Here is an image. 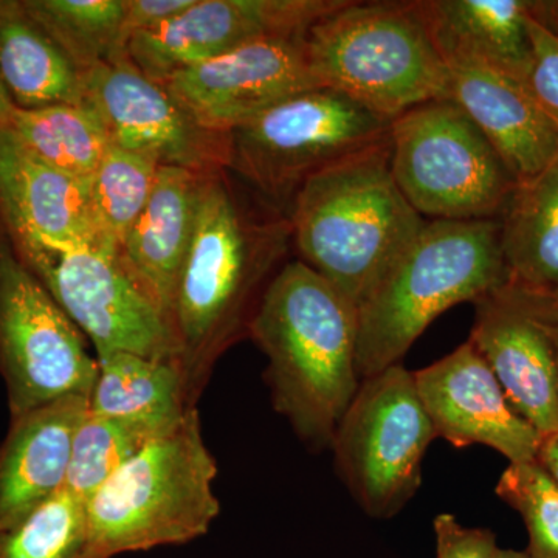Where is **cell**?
Masks as SVG:
<instances>
[{
	"label": "cell",
	"instance_id": "6da1fadb",
	"mask_svg": "<svg viewBox=\"0 0 558 558\" xmlns=\"http://www.w3.org/2000/svg\"><path fill=\"white\" fill-rule=\"evenodd\" d=\"M227 171L207 175L180 274L172 330L190 407L220 355L248 333L267 286L284 266L292 227L269 205L252 207Z\"/></svg>",
	"mask_w": 558,
	"mask_h": 558
},
{
	"label": "cell",
	"instance_id": "7a4b0ae2",
	"mask_svg": "<svg viewBox=\"0 0 558 558\" xmlns=\"http://www.w3.org/2000/svg\"><path fill=\"white\" fill-rule=\"evenodd\" d=\"M248 336L266 354L275 411L310 449H328L362 384L357 307L303 260H290L267 286Z\"/></svg>",
	"mask_w": 558,
	"mask_h": 558
},
{
	"label": "cell",
	"instance_id": "3957f363",
	"mask_svg": "<svg viewBox=\"0 0 558 558\" xmlns=\"http://www.w3.org/2000/svg\"><path fill=\"white\" fill-rule=\"evenodd\" d=\"M389 138L319 172L289 211L300 260L355 307L409 247L425 219L403 196Z\"/></svg>",
	"mask_w": 558,
	"mask_h": 558
},
{
	"label": "cell",
	"instance_id": "277c9868",
	"mask_svg": "<svg viewBox=\"0 0 558 558\" xmlns=\"http://www.w3.org/2000/svg\"><path fill=\"white\" fill-rule=\"evenodd\" d=\"M506 284L499 218L425 220L357 307L360 379L399 365L444 312Z\"/></svg>",
	"mask_w": 558,
	"mask_h": 558
},
{
	"label": "cell",
	"instance_id": "5b68a950",
	"mask_svg": "<svg viewBox=\"0 0 558 558\" xmlns=\"http://www.w3.org/2000/svg\"><path fill=\"white\" fill-rule=\"evenodd\" d=\"M218 464L197 407L130 459L89 499L84 558H113L202 537L218 519Z\"/></svg>",
	"mask_w": 558,
	"mask_h": 558
},
{
	"label": "cell",
	"instance_id": "8992f818",
	"mask_svg": "<svg viewBox=\"0 0 558 558\" xmlns=\"http://www.w3.org/2000/svg\"><path fill=\"white\" fill-rule=\"evenodd\" d=\"M307 54L319 84L392 120L450 98V69L418 0L352 2L312 25Z\"/></svg>",
	"mask_w": 558,
	"mask_h": 558
},
{
	"label": "cell",
	"instance_id": "52a82bcc",
	"mask_svg": "<svg viewBox=\"0 0 558 558\" xmlns=\"http://www.w3.org/2000/svg\"><path fill=\"white\" fill-rule=\"evenodd\" d=\"M391 121L329 87L300 92L230 132V167L288 216L307 180L389 138Z\"/></svg>",
	"mask_w": 558,
	"mask_h": 558
},
{
	"label": "cell",
	"instance_id": "ba28073f",
	"mask_svg": "<svg viewBox=\"0 0 558 558\" xmlns=\"http://www.w3.org/2000/svg\"><path fill=\"white\" fill-rule=\"evenodd\" d=\"M389 148L396 183L429 220L501 218L519 185L486 135L450 98L392 119Z\"/></svg>",
	"mask_w": 558,
	"mask_h": 558
},
{
	"label": "cell",
	"instance_id": "9c48e42d",
	"mask_svg": "<svg viewBox=\"0 0 558 558\" xmlns=\"http://www.w3.org/2000/svg\"><path fill=\"white\" fill-rule=\"evenodd\" d=\"M10 241L25 266L92 341L97 359L132 352L178 363V341L170 323L140 288L112 242Z\"/></svg>",
	"mask_w": 558,
	"mask_h": 558
},
{
	"label": "cell",
	"instance_id": "30bf717a",
	"mask_svg": "<svg viewBox=\"0 0 558 558\" xmlns=\"http://www.w3.org/2000/svg\"><path fill=\"white\" fill-rule=\"evenodd\" d=\"M436 439L414 373L402 363L366 377L333 433V462L371 519L398 515L422 484V462Z\"/></svg>",
	"mask_w": 558,
	"mask_h": 558
},
{
	"label": "cell",
	"instance_id": "8fae6325",
	"mask_svg": "<svg viewBox=\"0 0 558 558\" xmlns=\"http://www.w3.org/2000/svg\"><path fill=\"white\" fill-rule=\"evenodd\" d=\"M98 369L84 333L25 266L0 227V374L10 416L69 396L90 398Z\"/></svg>",
	"mask_w": 558,
	"mask_h": 558
},
{
	"label": "cell",
	"instance_id": "7c38bea8",
	"mask_svg": "<svg viewBox=\"0 0 558 558\" xmlns=\"http://www.w3.org/2000/svg\"><path fill=\"white\" fill-rule=\"evenodd\" d=\"M83 84L84 98L100 116L112 145L148 156L161 167L201 174L229 171L230 134L202 126L131 58L90 69Z\"/></svg>",
	"mask_w": 558,
	"mask_h": 558
},
{
	"label": "cell",
	"instance_id": "4fadbf2b",
	"mask_svg": "<svg viewBox=\"0 0 558 558\" xmlns=\"http://www.w3.org/2000/svg\"><path fill=\"white\" fill-rule=\"evenodd\" d=\"M344 0H194L174 20L131 40L132 64L165 84L182 70L258 40L306 35Z\"/></svg>",
	"mask_w": 558,
	"mask_h": 558
},
{
	"label": "cell",
	"instance_id": "5bb4252c",
	"mask_svg": "<svg viewBox=\"0 0 558 558\" xmlns=\"http://www.w3.org/2000/svg\"><path fill=\"white\" fill-rule=\"evenodd\" d=\"M202 126L230 134L300 92L323 87L307 54L306 35L248 44L163 84Z\"/></svg>",
	"mask_w": 558,
	"mask_h": 558
},
{
	"label": "cell",
	"instance_id": "9a60e30c",
	"mask_svg": "<svg viewBox=\"0 0 558 558\" xmlns=\"http://www.w3.org/2000/svg\"><path fill=\"white\" fill-rule=\"evenodd\" d=\"M436 438L457 449L490 447L509 464L537 461L542 435L510 405L486 360L470 341L414 373Z\"/></svg>",
	"mask_w": 558,
	"mask_h": 558
},
{
	"label": "cell",
	"instance_id": "2e32d148",
	"mask_svg": "<svg viewBox=\"0 0 558 558\" xmlns=\"http://www.w3.org/2000/svg\"><path fill=\"white\" fill-rule=\"evenodd\" d=\"M470 343L486 360L512 409L542 438L558 433V366L548 328L519 290L475 303Z\"/></svg>",
	"mask_w": 558,
	"mask_h": 558
},
{
	"label": "cell",
	"instance_id": "e0dca14e",
	"mask_svg": "<svg viewBox=\"0 0 558 558\" xmlns=\"http://www.w3.org/2000/svg\"><path fill=\"white\" fill-rule=\"evenodd\" d=\"M0 227L11 240L108 241L92 213L89 180L54 170L9 126H0Z\"/></svg>",
	"mask_w": 558,
	"mask_h": 558
},
{
	"label": "cell",
	"instance_id": "ac0fdd59",
	"mask_svg": "<svg viewBox=\"0 0 558 558\" xmlns=\"http://www.w3.org/2000/svg\"><path fill=\"white\" fill-rule=\"evenodd\" d=\"M89 414L69 396L17 417L0 444V531L20 524L68 484L73 440Z\"/></svg>",
	"mask_w": 558,
	"mask_h": 558
},
{
	"label": "cell",
	"instance_id": "d6986e66",
	"mask_svg": "<svg viewBox=\"0 0 558 558\" xmlns=\"http://www.w3.org/2000/svg\"><path fill=\"white\" fill-rule=\"evenodd\" d=\"M450 100L486 135L517 182L537 175L558 153V123L521 83L475 65H449Z\"/></svg>",
	"mask_w": 558,
	"mask_h": 558
},
{
	"label": "cell",
	"instance_id": "ffe728a7",
	"mask_svg": "<svg viewBox=\"0 0 558 558\" xmlns=\"http://www.w3.org/2000/svg\"><path fill=\"white\" fill-rule=\"evenodd\" d=\"M207 175L160 167L148 204L120 247L128 270L171 329L180 274L193 240Z\"/></svg>",
	"mask_w": 558,
	"mask_h": 558
},
{
	"label": "cell",
	"instance_id": "44dd1931",
	"mask_svg": "<svg viewBox=\"0 0 558 558\" xmlns=\"http://www.w3.org/2000/svg\"><path fill=\"white\" fill-rule=\"evenodd\" d=\"M418 7L447 65H475L527 83L526 0H418Z\"/></svg>",
	"mask_w": 558,
	"mask_h": 558
},
{
	"label": "cell",
	"instance_id": "7402d4cb",
	"mask_svg": "<svg viewBox=\"0 0 558 558\" xmlns=\"http://www.w3.org/2000/svg\"><path fill=\"white\" fill-rule=\"evenodd\" d=\"M0 76L20 109L86 102L83 73L22 0H0Z\"/></svg>",
	"mask_w": 558,
	"mask_h": 558
},
{
	"label": "cell",
	"instance_id": "603a6c76",
	"mask_svg": "<svg viewBox=\"0 0 558 558\" xmlns=\"http://www.w3.org/2000/svg\"><path fill=\"white\" fill-rule=\"evenodd\" d=\"M501 250L508 286L548 295L558 288V153L521 182L502 211Z\"/></svg>",
	"mask_w": 558,
	"mask_h": 558
},
{
	"label": "cell",
	"instance_id": "cb8c5ba5",
	"mask_svg": "<svg viewBox=\"0 0 558 558\" xmlns=\"http://www.w3.org/2000/svg\"><path fill=\"white\" fill-rule=\"evenodd\" d=\"M97 381L89 413L149 425L159 432L178 427L186 411L182 373L174 360H157L116 352L98 359Z\"/></svg>",
	"mask_w": 558,
	"mask_h": 558
},
{
	"label": "cell",
	"instance_id": "d4e9b609",
	"mask_svg": "<svg viewBox=\"0 0 558 558\" xmlns=\"http://www.w3.org/2000/svg\"><path fill=\"white\" fill-rule=\"evenodd\" d=\"M9 128L40 160L73 179L89 180L112 145L100 116L87 102L16 108Z\"/></svg>",
	"mask_w": 558,
	"mask_h": 558
},
{
	"label": "cell",
	"instance_id": "484cf974",
	"mask_svg": "<svg viewBox=\"0 0 558 558\" xmlns=\"http://www.w3.org/2000/svg\"><path fill=\"white\" fill-rule=\"evenodd\" d=\"M81 73L130 58L123 33L126 0H22Z\"/></svg>",
	"mask_w": 558,
	"mask_h": 558
},
{
	"label": "cell",
	"instance_id": "4316f807",
	"mask_svg": "<svg viewBox=\"0 0 558 558\" xmlns=\"http://www.w3.org/2000/svg\"><path fill=\"white\" fill-rule=\"evenodd\" d=\"M161 165L143 154L110 145L89 179L92 213L106 240L121 247L148 204Z\"/></svg>",
	"mask_w": 558,
	"mask_h": 558
},
{
	"label": "cell",
	"instance_id": "83f0119b",
	"mask_svg": "<svg viewBox=\"0 0 558 558\" xmlns=\"http://www.w3.org/2000/svg\"><path fill=\"white\" fill-rule=\"evenodd\" d=\"M161 435L165 433L138 422L87 414L73 440L65 487L87 501L117 470Z\"/></svg>",
	"mask_w": 558,
	"mask_h": 558
},
{
	"label": "cell",
	"instance_id": "f1b7e54d",
	"mask_svg": "<svg viewBox=\"0 0 558 558\" xmlns=\"http://www.w3.org/2000/svg\"><path fill=\"white\" fill-rule=\"evenodd\" d=\"M89 543L87 501L68 487L0 531V558H84Z\"/></svg>",
	"mask_w": 558,
	"mask_h": 558
},
{
	"label": "cell",
	"instance_id": "f546056e",
	"mask_svg": "<svg viewBox=\"0 0 558 558\" xmlns=\"http://www.w3.org/2000/svg\"><path fill=\"white\" fill-rule=\"evenodd\" d=\"M495 492L523 517L531 558H558V484L537 461L509 464Z\"/></svg>",
	"mask_w": 558,
	"mask_h": 558
},
{
	"label": "cell",
	"instance_id": "4dcf8cb0",
	"mask_svg": "<svg viewBox=\"0 0 558 558\" xmlns=\"http://www.w3.org/2000/svg\"><path fill=\"white\" fill-rule=\"evenodd\" d=\"M532 65L527 87L542 108L558 123V36L532 20L529 14Z\"/></svg>",
	"mask_w": 558,
	"mask_h": 558
},
{
	"label": "cell",
	"instance_id": "1f68e13d",
	"mask_svg": "<svg viewBox=\"0 0 558 558\" xmlns=\"http://www.w3.org/2000/svg\"><path fill=\"white\" fill-rule=\"evenodd\" d=\"M436 558H495L497 537L490 529L468 527L451 513H439L433 521Z\"/></svg>",
	"mask_w": 558,
	"mask_h": 558
},
{
	"label": "cell",
	"instance_id": "d6a6232c",
	"mask_svg": "<svg viewBox=\"0 0 558 558\" xmlns=\"http://www.w3.org/2000/svg\"><path fill=\"white\" fill-rule=\"evenodd\" d=\"M194 0H126L123 33L128 44L138 35L157 31L189 7Z\"/></svg>",
	"mask_w": 558,
	"mask_h": 558
},
{
	"label": "cell",
	"instance_id": "836d02e7",
	"mask_svg": "<svg viewBox=\"0 0 558 558\" xmlns=\"http://www.w3.org/2000/svg\"><path fill=\"white\" fill-rule=\"evenodd\" d=\"M527 10L532 20L558 36V0L527 2Z\"/></svg>",
	"mask_w": 558,
	"mask_h": 558
},
{
	"label": "cell",
	"instance_id": "e575fe53",
	"mask_svg": "<svg viewBox=\"0 0 558 558\" xmlns=\"http://www.w3.org/2000/svg\"><path fill=\"white\" fill-rule=\"evenodd\" d=\"M537 462L558 484V433L545 436L539 442Z\"/></svg>",
	"mask_w": 558,
	"mask_h": 558
},
{
	"label": "cell",
	"instance_id": "d590c367",
	"mask_svg": "<svg viewBox=\"0 0 558 558\" xmlns=\"http://www.w3.org/2000/svg\"><path fill=\"white\" fill-rule=\"evenodd\" d=\"M513 289V288H512ZM517 290V289H515ZM521 295L527 300V303L531 304L532 310L537 312L538 317L543 319L546 328H548L550 333V339L554 341V348H556L557 355V366H558V311L553 310V307L546 306L545 303L535 299V296L529 295V293L521 292Z\"/></svg>",
	"mask_w": 558,
	"mask_h": 558
},
{
	"label": "cell",
	"instance_id": "8d00e7d4",
	"mask_svg": "<svg viewBox=\"0 0 558 558\" xmlns=\"http://www.w3.org/2000/svg\"><path fill=\"white\" fill-rule=\"evenodd\" d=\"M14 109H16V106L11 100L9 90H7L2 76H0V126H9Z\"/></svg>",
	"mask_w": 558,
	"mask_h": 558
},
{
	"label": "cell",
	"instance_id": "74e56055",
	"mask_svg": "<svg viewBox=\"0 0 558 558\" xmlns=\"http://www.w3.org/2000/svg\"><path fill=\"white\" fill-rule=\"evenodd\" d=\"M526 293V292H524ZM531 295V293H529ZM535 296V299L542 301V303H545L546 306L553 307V310L558 311V288L556 290H553V292L548 293V295H532Z\"/></svg>",
	"mask_w": 558,
	"mask_h": 558
},
{
	"label": "cell",
	"instance_id": "f35d334b",
	"mask_svg": "<svg viewBox=\"0 0 558 558\" xmlns=\"http://www.w3.org/2000/svg\"><path fill=\"white\" fill-rule=\"evenodd\" d=\"M495 558H531L526 553H520V550L501 549L497 550Z\"/></svg>",
	"mask_w": 558,
	"mask_h": 558
}]
</instances>
